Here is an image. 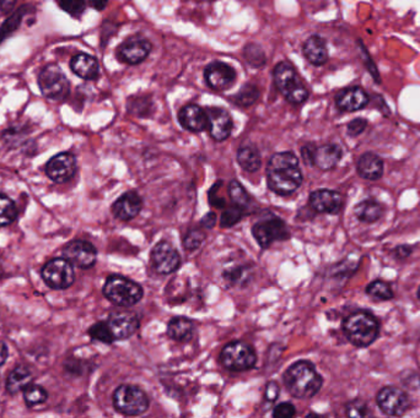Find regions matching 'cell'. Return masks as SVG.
<instances>
[{
  "mask_svg": "<svg viewBox=\"0 0 420 418\" xmlns=\"http://www.w3.org/2000/svg\"><path fill=\"white\" fill-rule=\"evenodd\" d=\"M266 183L273 193L286 197L303 183V173L296 155L289 151L274 153L266 166Z\"/></svg>",
  "mask_w": 420,
  "mask_h": 418,
  "instance_id": "6da1fadb",
  "label": "cell"
},
{
  "mask_svg": "<svg viewBox=\"0 0 420 418\" xmlns=\"http://www.w3.org/2000/svg\"><path fill=\"white\" fill-rule=\"evenodd\" d=\"M283 382L290 395L298 399H311L321 390L323 379L308 361H298L285 370Z\"/></svg>",
  "mask_w": 420,
  "mask_h": 418,
  "instance_id": "7a4b0ae2",
  "label": "cell"
},
{
  "mask_svg": "<svg viewBox=\"0 0 420 418\" xmlns=\"http://www.w3.org/2000/svg\"><path fill=\"white\" fill-rule=\"evenodd\" d=\"M343 331L354 346L367 347L379 336V324L369 312L359 310L343 320Z\"/></svg>",
  "mask_w": 420,
  "mask_h": 418,
  "instance_id": "3957f363",
  "label": "cell"
},
{
  "mask_svg": "<svg viewBox=\"0 0 420 418\" xmlns=\"http://www.w3.org/2000/svg\"><path fill=\"white\" fill-rule=\"evenodd\" d=\"M104 295L116 306L131 307L141 301L144 292L141 286L134 281L121 275H112L104 282Z\"/></svg>",
  "mask_w": 420,
  "mask_h": 418,
  "instance_id": "277c9868",
  "label": "cell"
},
{
  "mask_svg": "<svg viewBox=\"0 0 420 418\" xmlns=\"http://www.w3.org/2000/svg\"><path fill=\"white\" fill-rule=\"evenodd\" d=\"M274 82L285 99L293 104H303L308 97V91L298 79L295 67L288 62H281L274 69Z\"/></svg>",
  "mask_w": 420,
  "mask_h": 418,
  "instance_id": "5b68a950",
  "label": "cell"
},
{
  "mask_svg": "<svg viewBox=\"0 0 420 418\" xmlns=\"http://www.w3.org/2000/svg\"><path fill=\"white\" fill-rule=\"evenodd\" d=\"M113 406L124 416H140L149 409L150 400L143 389L126 384L114 391Z\"/></svg>",
  "mask_w": 420,
  "mask_h": 418,
  "instance_id": "8992f818",
  "label": "cell"
},
{
  "mask_svg": "<svg viewBox=\"0 0 420 418\" xmlns=\"http://www.w3.org/2000/svg\"><path fill=\"white\" fill-rule=\"evenodd\" d=\"M220 363L232 372H244L252 369L257 363V355L253 347L242 341L227 343L220 353Z\"/></svg>",
  "mask_w": 420,
  "mask_h": 418,
  "instance_id": "52a82bcc",
  "label": "cell"
},
{
  "mask_svg": "<svg viewBox=\"0 0 420 418\" xmlns=\"http://www.w3.org/2000/svg\"><path fill=\"white\" fill-rule=\"evenodd\" d=\"M38 86L47 99L53 101L64 99L69 94V81L60 67L47 65L38 74Z\"/></svg>",
  "mask_w": 420,
  "mask_h": 418,
  "instance_id": "ba28073f",
  "label": "cell"
},
{
  "mask_svg": "<svg viewBox=\"0 0 420 418\" xmlns=\"http://www.w3.org/2000/svg\"><path fill=\"white\" fill-rule=\"evenodd\" d=\"M41 274L45 285L53 290L70 287L75 280L72 264L65 258H55L48 261L43 266Z\"/></svg>",
  "mask_w": 420,
  "mask_h": 418,
  "instance_id": "9c48e42d",
  "label": "cell"
},
{
  "mask_svg": "<svg viewBox=\"0 0 420 418\" xmlns=\"http://www.w3.org/2000/svg\"><path fill=\"white\" fill-rule=\"evenodd\" d=\"M252 234L263 249L271 247L276 241H285L290 237L289 229L284 221L274 215H269L264 220L254 224Z\"/></svg>",
  "mask_w": 420,
  "mask_h": 418,
  "instance_id": "30bf717a",
  "label": "cell"
},
{
  "mask_svg": "<svg viewBox=\"0 0 420 418\" xmlns=\"http://www.w3.org/2000/svg\"><path fill=\"white\" fill-rule=\"evenodd\" d=\"M150 260L155 271L161 275L172 274L181 266V256L168 241H161L153 248Z\"/></svg>",
  "mask_w": 420,
  "mask_h": 418,
  "instance_id": "8fae6325",
  "label": "cell"
},
{
  "mask_svg": "<svg viewBox=\"0 0 420 418\" xmlns=\"http://www.w3.org/2000/svg\"><path fill=\"white\" fill-rule=\"evenodd\" d=\"M379 409L387 416H402L411 407V400L404 391L394 387H384L376 397Z\"/></svg>",
  "mask_w": 420,
  "mask_h": 418,
  "instance_id": "7c38bea8",
  "label": "cell"
},
{
  "mask_svg": "<svg viewBox=\"0 0 420 418\" xmlns=\"http://www.w3.org/2000/svg\"><path fill=\"white\" fill-rule=\"evenodd\" d=\"M77 168V158L72 153H58L47 162L45 175L55 183H65L75 175Z\"/></svg>",
  "mask_w": 420,
  "mask_h": 418,
  "instance_id": "4fadbf2b",
  "label": "cell"
},
{
  "mask_svg": "<svg viewBox=\"0 0 420 418\" xmlns=\"http://www.w3.org/2000/svg\"><path fill=\"white\" fill-rule=\"evenodd\" d=\"M63 256L72 265L80 269H90L96 264L97 251L90 242L72 241L63 248Z\"/></svg>",
  "mask_w": 420,
  "mask_h": 418,
  "instance_id": "5bb4252c",
  "label": "cell"
},
{
  "mask_svg": "<svg viewBox=\"0 0 420 418\" xmlns=\"http://www.w3.org/2000/svg\"><path fill=\"white\" fill-rule=\"evenodd\" d=\"M106 323L109 325V331L112 334L114 341L129 339L139 329V319L131 312H122V310L112 312L109 315V319Z\"/></svg>",
  "mask_w": 420,
  "mask_h": 418,
  "instance_id": "9a60e30c",
  "label": "cell"
},
{
  "mask_svg": "<svg viewBox=\"0 0 420 418\" xmlns=\"http://www.w3.org/2000/svg\"><path fill=\"white\" fill-rule=\"evenodd\" d=\"M153 45L143 37H133L118 47L117 57L121 62L131 65L139 64L148 58Z\"/></svg>",
  "mask_w": 420,
  "mask_h": 418,
  "instance_id": "2e32d148",
  "label": "cell"
},
{
  "mask_svg": "<svg viewBox=\"0 0 420 418\" xmlns=\"http://www.w3.org/2000/svg\"><path fill=\"white\" fill-rule=\"evenodd\" d=\"M308 202L313 211L335 215L343 207V197L335 190L318 189L312 192Z\"/></svg>",
  "mask_w": 420,
  "mask_h": 418,
  "instance_id": "e0dca14e",
  "label": "cell"
},
{
  "mask_svg": "<svg viewBox=\"0 0 420 418\" xmlns=\"http://www.w3.org/2000/svg\"><path fill=\"white\" fill-rule=\"evenodd\" d=\"M204 77L212 90L222 91L235 81L236 72L232 67L222 62H214L205 69Z\"/></svg>",
  "mask_w": 420,
  "mask_h": 418,
  "instance_id": "ac0fdd59",
  "label": "cell"
},
{
  "mask_svg": "<svg viewBox=\"0 0 420 418\" xmlns=\"http://www.w3.org/2000/svg\"><path fill=\"white\" fill-rule=\"evenodd\" d=\"M208 113L209 134L215 141H224L230 136L232 131V119L225 109L212 107L207 109Z\"/></svg>",
  "mask_w": 420,
  "mask_h": 418,
  "instance_id": "d6986e66",
  "label": "cell"
},
{
  "mask_svg": "<svg viewBox=\"0 0 420 418\" xmlns=\"http://www.w3.org/2000/svg\"><path fill=\"white\" fill-rule=\"evenodd\" d=\"M143 209V200L136 192H126L113 202L112 214L121 221H131L139 215Z\"/></svg>",
  "mask_w": 420,
  "mask_h": 418,
  "instance_id": "ffe728a7",
  "label": "cell"
},
{
  "mask_svg": "<svg viewBox=\"0 0 420 418\" xmlns=\"http://www.w3.org/2000/svg\"><path fill=\"white\" fill-rule=\"evenodd\" d=\"M178 119L187 131L200 133L208 129V113L197 104H187L182 108Z\"/></svg>",
  "mask_w": 420,
  "mask_h": 418,
  "instance_id": "44dd1931",
  "label": "cell"
},
{
  "mask_svg": "<svg viewBox=\"0 0 420 418\" xmlns=\"http://www.w3.org/2000/svg\"><path fill=\"white\" fill-rule=\"evenodd\" d=\"M370 102L369 96L362 87H349L342 91L335 99L339 109L345 112H355L365 108Z\"/></svg>",
  "mask_w": 420,
  "mask_h": 418,
  "instance_id": "7402d4cb",
  "label": "cell"
},
{
  "mask_svg": "<svg viewBox=\"0 0 420 418\" xmlns=\"http://www.w3.org/2000/svg\"><path fill=\"white\" fill-rule=\"evenodd\" d=\"M342 153V148L338 145H322L320 148H315L312 165L318 167L322 171H330L338 165Z\"/></svg>",
  "mask_w": 420,
  "mask_h": 418,
  "instance_id": "603a6c76",
  "label": "cell"
},
{
  "mask_svg": "<svg viewBox=\"0 0 420 418\" xmlns=\"http://www.w3.org/2000/svg\"><path fill=\"white\" fill-rule=\"evenodd\" d=\"M70 67L74 74L84 80H95L99 77V63L90 54L79 53L72 57Z\"/></svg>",
  "mask_w": 420,
  "mask_h": 418,
  "instance_id": "cb8c5ba5",
  "label": "cell"
},
{
  "mask_svg": "<svg viewBox=\"0 0 420 418\" xmlns=\"http://www.w3.org/2000/svg\"><path fill=\"white\" fill-rule=\"evenodd\" d=\"M357 173L367 180H377L384 175V162L372 153H366L357 161Z\"/></svg>",
  "mask_w": 420,
  "mask_h": 418,
  "instance_id": "d4e9b609",
  "label": "cell"
},
{
  "mask_svg": "<svg viewBox=\"0 0 420 418\" xmlns=\"http://www.w3.org/2000/svg\"><path fill=\"white\" fill-rule=\"evenodd\" d=\"M303 55L312 65H323L328 60V50L322 37L311 36L303 45Z\"/></svg>",
  "mask_w": 420,
  "mask_h": 418,
  "instance_id": "484cf974",
  "label": "cell"
},
{
  "mask_svg": "<svg viewBox=\"0 0 420 418\" xmlns=\"http://www.w3.org/2000/svg\"><path fill=\"white\" fill-rule=\"evenodd\" d=\"M355 216L359 221L365 224H372L381 219L384 214V207L375 199H366L359 202L354 209Z\"/></svg>",
  "mask_w": 420,
  "mask_h": 418,
  "instance_id": "4316f807",
  "label": "cell"
},
{
  "mask_svg": "<svg viewBox=\"0 0 420 418\" xmlns=\"http://www.w3.org/2000/svg\"><path fill=\"white\" fill-rule=\"evenodd\" d=\"M168 336L175 341H190L193 336V324L183 317L172 318L168 324Z\"/></svg>",
  "mask_w": 420,
  "mask_h": 418,
  "instance_id": "83f0119b",
  "label": "cell"
},
{
  "mask_svg": "<svg viewBox=\"0 0 420 418\" xmlns=\"http://www.w3.org/2000/svg\"><path fill=\"white\" fill-rule=\"evenodd\" d=\"M31 370L28 367H16V368L9 374L8 380H6V390L11 395L18 394V391L23 390L25 387H28V384H31L32 380Z\"/></svg>",
  "mask_w": 420,
  "mask_h": 418,
  "instance_id": "f1b7e54d",
  "label": "cell"
},
{
  "mask_svg": "<svg viewBox=\"0 0 420 418\" xmlns=\"http://www.w3.org/2000/svg\"><path fill=\"white\" fill-rule=\"evenodd\" d=\"M237 162L242 170L253 173V172H257L259 170L262 161H261V155L258 153L256 146L244 145V146H241L237 151Z\"/></svg>",
  "mask_w": 420,
  "mask_h": 418,
  "instance_id": "f546056e",
  "label": "cell"
},
{
  "mask_svg": "<svg viewBox=\"0 0 420 418\" xmlns=\"http://www.w3.org/2000/svg\"><path fill=\"white\" fill-rule=\"evenodd\" d=\"M18 217V207L15 202L5 195H0V227L13 224Z\"/></svg>",
  "mask_w": 420,
  "mask_h": 418,
  "instance_id": "4dcf8cb0",
  "label": "cell"
},
{
  "mask_svg": "<svg viewBox=\"0 0 420 418\" xmlns=\"http://www.w3.org/2000/svg\"><path fill=\"white\" fill-rule=\"evenodd\" d=\"M23 399L28 407H35L38 405L45 404L48 399L47 391L37 384H28V387L23 389Z\"/></svg>",
  "mask_w": 420,
  "mask_h": 418,
  "instance_id": "1f68e13d",
  "label": "cell"
},
{
  "mask_svg": "<svg viewBox=\"0 0 420 418\" xmlns=\"http://www.w3.org/2000/svg\"><path fill=\"white\" fill-rule=\"evenodd\" d=\"M366 293L376 301H389L393 298V291L389 283L376 280L366 287Z\"/></svg>",
  "mask_w": 420,
  "mask_h": 418,
  "instance_id": "d6a6232c",
  "label": "cell"
},
{
  "mask_svg": "<svg viewBox=\"0 0 420 418\" xmlns=\"http://www.w3.org/2000/svg\"><path fill=\"white\" fill-rule=\"evenodd\" d=\"M258 97H259V90L257 86L247 84L234 97V102L241 107H249L254 102H257Z\"/></svg>",
  "mask_w": 420,
  "mask_h": 418,
  "instance_id": "836d02e7",
  "label": "cell"
},
{
  "mask_svg": "<svg viewBox=\"0 0 420 418\" xmlns=\"http://www.w3.org/2000/svg\"><path fill=\"white\" fill-rule=\"evenodd\" d=\"M229 194H230V199L235 204V207H239L242 210L249 207V194L237 180L231 182L230 187H229Z\"/></svg>",
  "mask_w": 420,
  "mask_h": 418,
  "instance_id": "e575fe53",
  "label": "cell"
},
{
  "mask_svg": "<svg viewBox=\"0 0 420 418\" xmlns=\"http://www.w3.org/2000/svg\"><path fill=\"white\" fill-rule=\"evenodd\" d=\"M89 335L91 339L96 341L102 342V343H112L114 341L112 334L109 331V325L106 321H99L96 323L89 329Z\"/></svg>",
  "mask_w": 420,
  "mask_h": 418,
  "instance_id": "d590c367",
  "label": "cell"
},
{
  "mask_svg": "<svg viewBox=\"0 0 420 418\" xmlns=\"http://www.w3.org/2000/svg\"><path fill=\"white\" fill-rule=\"evenodd\" d=\"M25 9H26V8H23V9L18 10V13H13V15L5 21L4 25L0 28V42L4 40L6 37L11 35V33L20 26L23 15L28 13V11H25Z\"/></svg>",
  "mask_w": 420,
  "mask_h": 418,
  "instance_id": "8d00e7d4",
  "label": "cell"
},
{
  "mask_svg": "<svg viewBox=\"0 0 420 418\" xmlns=\"http://www.w3.org/2000/svg\"><path fill=\"white\" fill-rule=\"evenodd\" d=\"M55 1L60 9L74 18L82 16L86 8L85 0H55Z\"/></svg>",
  "mask_w": 420,
  "mask_h": 418,
  "instance_id": "74e56055",
  "label": "cell"
},
{
  "mask_svg": "<svg viewBox=\"0 0 420 418\" xmlns=\"http://www.w3.org/2000/svg\"><path fill=\"white\" fill-rule=\"evenodd\" d=\"M244 58L249 65L254 67H262L266 63V57L263 53L262 48L257 45H249L244 48Z\"/></svg>",
  "mask_w": 420,
  "mask_h": 418,
  "instance_id": "f35d334b",
  "label": "cell"
},
{
  "mask_svg": "<svg viewBox=\"0 0 420 418\" xmlns=\"http://www.w3.org/2000/svg\"><path fill=\"white\" fill-rule=\"evenodd\" d=\"M249 269L246 268H236V269H231L227 271L225 275V279L230 285H235V286H242V283L249 282Z\"/></svg>",
  "mask_w": 420,
  "mask_h": 418,
  "instance_id": "ab89813d",
  "label": "cell"
},
{
  "mask_svg": "<svg viewBox=\"0 0 420 418\" xmlns=\"http://www.w3.org/2000/svg\"><path fill=\"white\" fill-rule=\"evenodd\" d=\"M204 238H205V233H204L203 231H200V229H192L185 236L183 246H185L187 251L192 252V251H195V249H198L200 247V244L203 243Z\"/></svg>",
  "mask_w": 420,
  "mask_h": 418,
  "instance_id": "60d3db41",
  "label": "cell"
},
{
  "mask_svg": "<svg viewBox=\"0 0 420 418\" xmlns=\"http://www.w3.org/2000/svg\"><path fill=\"white\" fill-rule=\"evenodd\" d=\"M345 411L349 417H366L369 416V409L365 402L362 400L350 401L345 406Z\"/></svg>",
  "mask_w": 420,
  "mask_h": 418,
  "instance_id": "b9f144b4",
  "label": "cell"
},
{
  "mask_svg": "<svg viewBox=\"0 0 420 418\" xmlns=\"http://www.w3.org/2000/svg\"><path fill=\"white\" fill-rule=\"evenodd\" d=\"M242 212H244V210L237 207L226 210V211L222 214V225L224 226V227L235 225L236 222L242 217Z\"/></svg>",
  "mask_w": 420,
  "mask_h": 418,
  "instance_id": "7bdbcfd3",
  "label": "cell"
},
{
  "mask_svg": "<svg viewBox=\"0 0 420 418\" xmlns=\"http://www.w3.org/2000/svg\"><path fill=\"white\" fill-rule=\"evenodd\" d=\"M295 414H296V409L294 405L290 402H281L276 406V409L273 411V417L290 418L295 416Z\"/></svg>",
  "mask_w": 420,
  "mask_h": 418,
  "instance_id": "ee69618b",
  "label": "cell"
},
{
  "mask_svg": "<svg viewBox=\"0 0 420 418\" xmlns=\"http://www.w3.org/2000/svg\"><path fill=\"white\" fill-rule=\"evenodd\" d=\"M367 126V121L364 118H357L354 121H350L348 124V134L350 136H357L362 134V131H365Z\"/></svg>",
  "mask_w": 420,
  "mask_h": 418,
  "instance_id": "f6af8a7d",
  "label": "cell"
},
{
  "mask_svg": "<svg viewBox=\"0 0 420 418\" xmlns=\"http://www.w3.org/2000/svg\"><path fill=\"white\" fill-rule=\"evenodd\" d=\"M280 394L279 385L276 382H269L266 385V390H264V397L266 401L269 402H274L278 399Z\"/></svg>",
  "mask_w": 420,
  "mask_h": 418,
  "instance_id": "bcb514c9",
  "label": "cell"
},
{
  "mask_svg": "<svg viewBox=\"0 0 420 418\" xmlns=\"http://www.w3.org/2000/svg\"><path fill=\"white\" fill-rule=\"evenodd\" d=\"M411 247L409 246H399V247L396 248L393 253H394V256L399 259V260H402V259H406L408 256L411 255Z\"/></svg>",
  "mask_w": 420,
  "mask_h": 418,
  "instance_id": "7dc6e473",
  "label": "cell"
},
{
  "mask_svg": "<svg viewBox=\"0 0 420 418\" xmlns=\"http://www.w3.org/2000/svg\"><path fill=\"white\" fill-rule=\"evenodd\" d=\"M313 151H315V148L312 145H306L301 150V155H303V161L306 162V165H312Z\"/></svg>",
  "mask_w": 420,
  "mask_h": 418,
  "instance_id": "c3c4849f",
  "label": "cell"
},
{
  "mask_svg": "<svg viewBox=\"0 0 420 418\" xmlns=\"http://www.w3.org/2000/svg\"><path fill=\"white\" fill-rule=\"evenodd\" d=\"M16 0H0V11L3 13H10L14 10Z\"/></svg>",
  "mask_w": 420,
  "mask_h": 418,
  "instance_id": "681fc988",
  "label": "cell"
},
{
  "mask_svg": "<svg viewBox=\"0 0 420 418\" xmlns=\"http://www.w3.org/2000/svg\"><path fill=\"white\" fill-rule=\"evenodd\" d=\"M8 355H9L8 347H6L4 342L0 341V367L5 363V361L8 358Z\"/></svg>",
  "mask_w": 420,
  "mask_h": 418,
  "instance_id": "f907efd6",
  "label": "cell"
},
{
  "mask_svg": "<svg viewBox=\"0 0 420 418\" xmlns=\"http://www.w3.org/2000/svg\"><path fill=\"white\" fill-rule=\"evenodd\" d=\"M90 1L91 6L96 10H104L106 8V5L109 3V0H89Z\"/></svg>",
  "mask_w": 420,
  "mask_h": 418,
  "instance_id": "816d5d0a",
  "label": "cell"
},
{
  "mask_svg": "<svg viewBox=\"0 0 420 418\" xmlns=\"http://www.w3.org/2000/svg\"><path fill=\"white\" fill-rule=\"evenodd\" d=\"M1 276H3V270L0 268V279H1Z\"/></svg>",
  "mask_w": 420,
  "mask_h": 418,
  "instance_id": "f5cc1de1",
  "label": "cell"
},
{
  "mask_svg": "<svg viewBox=\"0 0 420 418\" xmlns=\"http://www.w3.org/2000/svg\"><path fill=\"white\" fill-rule=\"evenodd\" d=\"M418 298H419V301H420V286H419V288H418Z\"/></svg>",
  "mask_w": 420,
  "mask_h": 418,
  "instance_id": "db71d44e",
  "label": "cell"
}]
</instances>
